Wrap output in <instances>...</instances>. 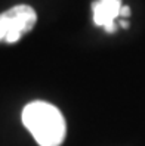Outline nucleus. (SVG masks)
Wrapping results in <instances>:
<instances>
[{
	"label": "nucleus",
	"mask_w": 145,
	"mask_h": 146,
	"mask_svg": "<svg viewBox=\"0 0 145 146\" xmlns=\"http://www.w3.org/2000/svg\"><path fill=\"white\" fill-rule=\"evenodd\" d=\"M37 13L28 5H16L0 13V41L15 43L34 28Z\"/></svg>",
	"instance_id": "f03ea898"
},
{
	"label": "nucleus",
	"mask_w": 145,
	"mask_h": 146,
	"mask_svg": "<svg viewBox=\"0 0 145 146\" xmlns=\"http://www.w3.org/2000/svg\"><path fill=\"white\" fill-rule=\"evenodd\" d=\"M22 123L40 146H59L65 137V119L56 106L43 100L22 109Z\"/></svg>",
	"instance_id": "f257e3e1"
},
{
	"label": "nucleus",
	"mask_w": 145,
	"mask_h": 146,
	"mask_svg": "<svg viewBox=\"0 0 145 146\" xmlns=\"http://www.w3.org/2000/svg\"><path fill=\"white\" fill-rule=\"evenodd\" d=\"M129 15H130V7L129 6H122L120 16H129Z\"/></svg>",
	"instance_id": "20e7f679"
},
{
	"label": "nucleus",
	"mask_w": 145,
	"mask_h": 146,
	"mask_svg": "<svg viewBox=\"0 0 145 146\" xmlns=\"http://www.w3.org/2000/svg\"><path fill=\"white\" fill-rule=\"evenodd\" d=\"M122 0H96L92 3L93 22L98 27H104L108 33L116 31V18L120 16Z\"/></svg>",
	"instance_id": "7ed1b4c3"
}]
</instances>
